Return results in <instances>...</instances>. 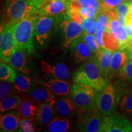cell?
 Segmentation results:
<instances>
[{
	"label": "cell",
	"instance_id": "obj_16",
	"mask_svg": "<svg viewBox=\"0 0 132 132\" xmlns=\"http://www.w3.org/2000/svg\"><path fill=\"white\" fill-rule=\"evenodd\" d=\"M15 110L1 116L0 127L1 131L12 132L18 131L21 118L19 111Z\"/></svg>",
	"mask_w": 132,
	"mask_h": 132
},
{
	"label": "cell",
	"instance_id": "obj_39",
	"mask_svg": "<svg viewBox=\"0 0 132 132\" xmlns=\"http://www.w3.org/2000/svg\"><path fill=\"white\" fill-rule=\"evenodd\" d=\"M67 14L69 15L71 20L78 22L81 24L82 21L84 20V18L81 15V14L79 13L78 11L73 9H69Z\"/></svg>",
	"mask_w": 132,
	"mask_h": 132
},
{
	"label": "cell",
	"instance_id": "obj_3",
	"mask_svg": "<svg viewBox=\"0 0 132 132\" xmlns=\"http://www.w3.org/2000/svg\"><path fill=\"white\" fill-rule=\"evenodd\" d=\"M38 16L39 15L29 16L15 24L14 34L16 50L29 53L34 52V37Z\"/></svg>",
	"mask_w": 132,
	"mask_h": 132
},
{
	"label": "cell",
	"instance_id": "obj_15",
	"mask_svg": "<svg viewBox=\"0 0 132 132\" xmlns=\"http://www.w3.org/2000/svg\"><path fill=\"white\" fill-rule=\"evenodd\" d=\"M29 95L34 101L38 103H48L54 105L55 98L48 87L45 85H34L29 90Z\"/></svg>",
	"mask_w": 132,
	"mask_h": 132
},
{
	"label": "cell",
	"instance_id": "obj_27",
	"mask_svg": "<svg viewBox=\"0 0 132 132\" xmlns=\"http://www.w3.org/2000/svg\"><path fill=\"white\" fill-rule=\"evenodd\" d=\"M103 41L105 48L110 50L112 52L120 49V44L118 40L109 29H105L103 33Z\"/></svg>",
	"mask_w": 132,
	"mask_h": 132
},
{
	"label": "cell",
	"instance_id": "obj_10",
	"mask_svg": "<svg viewBox=\"0 0 132 132\" xmlns=\"http://www.w3.org/2000/svg\"><path fill=\"white\" fill-rule=\"evenodd\" d=\"M102 131L131 132L132 123L124 116L119 114L106 115Z\"/></svg>",
	"mask_w": 132,
	"mask_h": 132
},
{
	"label": "cell",
	"instance_id": "obj_44",
	"mask_svg": "<svg viewBox=\"0 0 132 132\" xmlns=\"http://www.w3.org/2000/svg\"><path fill=\"white\" fill-rule=\"evenodd\" d=\"M6 1H14V0H6Z\"/></svg>",
	"mask_w": 132,
	"mask_h": 132
},
{
	"label": "cell",
	"instance_id": "obj_36",
	"mask_svg": "<svg viewBox=\"0 0 132 132\" xmlns=\"http://www.w3.org/2000/svg\"><path fill=\"white\" fill-rule=\"evenodd\" d=\"M79 13L84 19L87 18H93L97 16L98 14V11L94 6L84 7L79 10Z\"/></svg>",
	"mask_w": 132,
	"mask_h": 132
},
{
	"label": "cell",
	"instance_id": "obj_25",
	"mask_svg": "<svg viewBox=\"0 0 132 132\" xmlns=\"http://www.w3.org/2000/svg\"><path fill=\"white\" fill-rule=\"evenodd\" d=\"M70 128V123L68 119L56 118L53 119L47 125L45 131L50 132H65Z\"/></svg>",
	"mask_w": 132,
	"mask_h": 132
},
{
	"label": "cell",
	"instance_id": "obj_2",
	"mask_svg": "<svg viewBox=\"0 0 132 132\" xmlns=\"http://www.w3.org/2000/svg\"><path fill=\"white\" fill-rule=\"evenodd\" d=\"M73 81L86 84L98 91L103 89L108 84V80L104 77L99 68L96 56H92L83 62L76 71Z\"/></svg>",
	"mask_w": 132,
	"mask_h": 132
},
{
	"label": "cell",
	"instance_id": "obj_28",
	"mask_svg": "<svg viewBox=\"0 0 132 132\" xmlns=\"http://www.w3.org/2000/svg\"><path fill=\"white\" fill-rule=\"evenodd\" d=\"M14 90L17 92H26L28 91L31 86V79L28 77L19 75L14 81Z\"/></svg>",
	"mask_w": 132,
	"mask_h": 132
},
{
	"label": "cell",
	"instance_id": "obj_26",
	"mask_svg": "<svg viewBox=\"0 0 132 132\" xmlns=\"http://www.w3.org/2000/svg\"><path fill=\"white\" fill-rule=\"evenodd\" d=\"M21 98L18 95L11 94L1 100L0 110L1 113L15 110L19 108Z\"/></svg>",
	"mask_w": 132,
	"mask_h": 132
},
{
	"label": "cell",
	"instance_id": "obj_19",
	"mask_svg": "<svg viewBox=\"0 0 132 132\" xmlns=\"http://www.w3.org/2000/svg\"><path fill=\"white\" fill-rule=\"evenodd\" d=\"M54 106L48 103H42L39 105L35 118L39 124L47 125L53 119L56 113Z\"/></svg>",
	"mask_w": 132,
	"mask_h": 132
},
{
	"label": "cell",
	"instance_id": "obj_37",
	"mask_svg": "<svg viewBox=\"0 0 132 132\" xmlns=\"http://www.w3.org/2000/svg\"><path fill=\"white\" fill-rule=\"evenodd\" d=\"M73 1H77L82 7L94 6L98 11V13L101 11V3L100 0H73Z\"/></svg>",
	"mask_w": 132,
	"mask_h": 132
},
{
	"label": "cell",
	"instance_id": "obj_24",
	"mask_svg": "<svg viewBox=\"0 0 132 132\" xmlns=\"http://www.w3.org/2000/svg\"><path fill=\"white\" fill-rule=\"evenodd\" d=\"M118 106L122 113L132 119V87L123 89Z\"/></svg>",
	"mask_w": 132,
	"mask_h": 132
},
{
	"label": "cell",
	"instance_id": "obj_6",
	"mask_svg": "<svg viewBox=\"0 0 132 132\" xmlns=\"http://www.w3.org/2000/svg\"><path fill=\"white\" fill-rule=\"evenodd\" d=\"M106 115L98 107L90 110H78V128L86 132L102 131Z\"/></svg>",
	"mask_w": 132,
	"mask_h": 132
},
{
	"label": "cell",
	"instance_id": "obj_13",
	"mask_svg": "<svg viewBox=\"0 0 132 132\" xmlns=\"http://www.w3.org/2000/svg\"><path fill=\"white\" fill-rule=\"evenodd\" d=\"M106 29H109L118 39L120 44L119 50H125L127 48L128 42L130 41L127 31L125 26L120 23L118 19H110L108 28Z\"/></svg>",
	"mask_w": 132,
	"mask_h": 132
},
{
	"label": "cell",
	"instance_id": "obj_7",
	"mask_svg": "<svg viewBox=\"0 0 132 132\" xmlns=\"http://www.w3.org/2000/svg\"><path fill=\"white\" fill-rule=\"evenodd\" d=\"M56 17V24L61 29L63 35L62 47L67 49L73 40L82 35L83 29L79 23L71 20L67 14L59 15Z\"/></svg>",
	"mask_w": 132,
	"mask_h": 132
},
{
	"label": "cell",
	"instance_id": "obj_38",
	"mask_svg": "<svg viewBox=\"0 0 132 132\" xmlns=\"http://www.w3.org/2000/svg\"><path fill=\"white\" fill-rule=\"evenodd\" d=\"M97 20L101 24L102 28L107 29L109 21H110V18L106 12L102 11V12H99L97 16Z\"/></svg>",
	"mask_w": 132,
	"mask_h": 132
},
{
	"label": "cell",
	"instance_id": "obj_12",
	"mask_svg": "<svg viewBox=\"0 0 132 132\" xmlns=\"http://www.w3.org/2000/svg\"><path fill=\"white\" fill-rule=\"evenodd\" d=\"M40 66L44 73L55 78L67 80L70 76V69L64 63H51L42 60L40 62Z\"/></svg>",
	"mask_w": 132,
	"mask_h": 132
},
{
	"label": "cell",
	"instance_id": "obj_43",
	"mask_svg": "<svg viewBox=\"0 0 132 132\" xmlns=\"http://www.w3.org/2000/svg\"><path fill=\"white\" fill-rule=\"evenodd\" d=\"M127 2H129L132 3V0H127Z\"/></svg>",
	"mask_w": 132,
	"mask_h": 132
},
{
	"label": "cell",
	"instance_id": "obj_34",
	"mask_svg": "<svg viewBox=\"0 0 132 132\" xmlns=\"http://www.w3.org/2000/svg\"><path fill=\"white\" fill-rule=\"evenodd\" d=\"M12 82L6 80H1L0 84V99L3 100V98L7 97L11 94H12L13 89H14V86H13Z\"/></svg>",
	"mask_w": 132,
	"mask_h": 132
},
{
	"label": "cell",
	"instance_id": "obj_23",
	"mask_svg": "<svg viewBox=\"0 0 132 132\" xmlns=\"http://www.w3.org/2000/svg\"><path fill=\"white\" fill-rule=\"evenodd\" d=\"M24 51L16 50V52L12 54L8 63L13 68L23 72L28 73L30 72L27 60H26Z\"/></svg>",
	"mask_w": 132,
	"mask_h": 132
},
{
	"label": "cell",
	"instance_id": "obj_1",
	"mask_svg": "<svg viewBox=\"0 0 132 132\" xmlns=\"http://www.w3.org/2000/svg\"><path fill=\"white\" fill-rule=\"evenodd\" d=\"M48 0H14L6 1L4 21L1 25L16 23L29 16L39 15V11Z\"/></svg>",
	"mask_w": 132,
	"mask_h": 132
},
{
	"label": "cell",
	"instance_id": "obj_30",
	"mask_svg": "<svg viewBox=\"0 0 132 132\" xmlns=\"http://www.w3.org/2000/svg\"><path fill=\"white\" fill-rule=\"evenodd\" d=\"M131 8L132 3L129 2H125L114 9L116 12L117 13L118 19L123 25L125 24V16L128 14V13L130 12Z\"/></svg>",
	"mask_w": 132,
	"mask_h": 132
},
{
	"label": "cell",
	"instance_id": "obj_8",
	"mask_svg": "<svg viewBox=\"0 0 132 132\" xmlns=\"http://www.w3.org/2000/svg\"><path fill=\"white\" fill-rule=\"evenodd\" d=\"M15 24L1 25L0 54L1 61L2 62L7 63L11 57L16 50L14 34Z\"/></svg>",
	"mask_w": 132,
	"mask_h": 132
},
{
	"label": "cell",
	"instance_id": "obj_31",
	"mask_svg": "<svg viewBox=\"0 0 132 132\" xmlns=\"http://www.w3.org/2000/svg\"><path fill=\"white\" fill-rule=\"evenodd\" d=\"M119 78L132 83V61L128 60L118 75Z\"/></svg>",
	"mask_w": 132,
	"mask_h": 132
},
{
	"label": "cell",
	"instance_id": "obj_14",
	"mask_svg": "<svg viewBox=\"0 0 132 132\" xmlns=\"http://www.w3.org/2000/svg\"><path fill=\"white\" fill-rule=\"evenodd\" d=\"M69 8V0H48L43 6L39 15L57 16L67 14Z\"/></svg>",
	"mask_w": 132,
	"mask_h": 132
},
{
	"label": "cell",
	"instance_id": "obj_11",
	"mask_svg": "<svg viewBox=\"0 0 132 132\" xmlns=\"http://www.w3.org/2000/svg\"><path fill=\"white\" fill-rule=\"evenodd\" d=\"M69 48L71 60L75 64L81 63L92 56L93 52L81 36L73 40Z\"/></svg>",
	"mask_w": 132,
	"mask_h": 132
},
{
	"label": "cell",
	"instance_id": "obj_22",
	"mask_svg": "<svg viewBox=\"0 0 132 132\" xmlns=\"http://www.w3.org/2000/svg\"><path fill=\"white\" fill-rule=\"evenodd\" d=\"M32 100V98L31 100L29 98H21L20 105L18 108L21 119H29L34 121L35 120L38 107Z\"/></svg>",
	"mask_w": 132,
	"mask_h": 132
},
{
	"label": "cell",
	"instance_id": "obj_35",
	"mask_svg": "<svg viewBox=\"0 0 132 132\" xmlns=\"http://www.w3.org/2000/svg\"><path fill=\"white\" fill-rule=\"evenodd\" d=\"M34 121L29 119H22L20 122L19 128L18 131L22 132H34L36 131L34 127Z\"/></svg>",
	"mask_w": 132,
	"mask_h": 132
},
{
	"label": "cell",
	"instance_id": "obj_9",
	"mask_svg": "<svg viewBox=\"0 0 132 132\" xmlns=\"http://www.w3.org/2000/svg\"><path fill=\"white\" fill-rule=\"evenodd\" d=\"M56 16L39 15L37 16L35 25L34 37L40 47L47 45L50 37L53 28L56 24Z\"/></svg>",
	"mask_w": 132,
	"mask_h": 132
},
{
	"label": "cell",
	"instance_id": "obj_20",
	"mask_svg": "<svg viewBox=\"0 0 132 132\" xmlns=\"http://www.w3.org/2000/svg\"><path fill=\"white\" fill-rule=\"evenodd\" d=\"M113 53V52L110 50L100 47L98 52L95 54L99 68L101 70L103 75L108 80Z\"/></svg>",
	"mask_w": 132,
	"mask_h": 132
},
{
	"label": "cell",
	"instance_id": "obj_40",
	"mask_svg": "<svg viewBox=\"0 0 132 132\" xmlns=\"http://www.w3.org/2000/svg\"><path fill=\"white\" fill-rule=\"evenodd\" d=\"M105 29H106L103 28H102L99 29L94 34V37H95V40H96L97 44H98V45L100 46V47L105 48V45H104V43L103 41V36Z\"/></svg>",
	"mask_w": 132,
	"mask_h": 132
},
{
	"label": "cell",
	"instance_id": "obj_4",
	"mask_svg": "<svg viewBox=\"0 0 132 132\" xmlns=\"http://www.w3.org/2000/svg\"><path fill=\"white\" fill-rule=\"evenodd\" d=\"M98 90L82 82H74L71 89V96L78 110H90L96 108Z\"/></svg>",
	"mask_w": 132,
	"mask_h": 132
},
{
	"label": "cell",
	"instance_id": "obj_32",
	"mask_svg": "<svg viewBox=\"0 0 132 132\" xmlns=\"http://www.w3.org/2000/svg\"><path fill=\"white\" fill-rule=\"evenodd\" d=\"M81 37H82V39H83L86 44L89 46V47L90 48L94 53L97 54L98 52V51L100 49V47L97 44L93 34H88V33L83 32Z\"/></svg>",
	"mask_w": 132,
	"mask_h": 132
},
{
	"label": "cell",
	"instance_id": "obj_21",
	"mask_svg": "<svg viewBox=\"0 0 132 132\" xmlns=\"http://www.w3.org/2000/svg\"><path fill=\"white\" fill-rule=\"evenodd\" d=\"M78 108L72 98L64 97L59 98L54 104V109L57 115L61 117L68 116L75 112Z\"/></svg>",
	"mask_w": 132,
	"mask_h": 132
},
{
	"label": "cell",
	"instance_id": "obj_29",
	"mask_svg": "<svg viewBox=\"0 0 132 132\" xmlns=\"http://www.w3.org/2000/svg\"><path fill=\"white\" fill-rule=\"evenodd\" d=\"M16 73L13 67L6 65L4 62L0 64V79L14 82L16 78Z\"/></svg>",
	"mask_w": 132,
	"mask_h": 132
},
{
	"label": "cell",
	"instance_id": "obj_42",
	"mask_svg": "<svg viewBox=\"0 0 132 132\" xmlns=\"http://www.w3.org/2000/svg\"><path fill=\"white\" fill-rule=\"evenodd\" d=\"M128 60H130L132 61V54H130L128 55Z\"/></svg>",
	"mask_w": 132,
	"mask_h": 132
},
{
	"label": "cell",
	"instance_id": "obj_5",
	"mask_svg": "<svg viewBox=\"0 0 132 132\" xmlns=\"http://www.w3.org/2000/svg\"><path fill=\"white\" fill-rule=\"evenodd\" d=\"M123 89L108 84L103 89L98 91L97 97V106L105 115H112L116 113L120 95Z\"/></svg>",
	"mask_w": 132,
	"mask_h": 132
},
{
	"label": "cell",
	"instance_id": "obj_18",
	"mask_svg": "<svg viewBox=\"0 0 132 132\" xmlns=\"http://www.w3.org/2000/svg\"><path fill=\"white\" fill-rule=\"evenodd\" d=\"M44 85L52 90L54 95L57 96H67L72 89V84L64 80L54 78L46 82Z\"/></svg>",
	"mask_w": 132,
	"mask_h": 132
},
{
	"label": "cell",
	"instance_id": "obj_41",
	"mask_svg": "<svg viewBox=\"0 0 132 132\" xmlns=\"http://www.w3.org/2000/svg\"><path fill=\"white\" fill-rule=\"evenodd\" d=\"M127 52L128 55L130 54H132V39H130L129 42H128L127 48L125 50Z\"/></svg>",
	"mask_w": 132,
	"mask_h": 132
},
{
	"label": "cell",
	"instance_id": "obj_17",
	"mask_svg": "<svg viewBox=\"0 0 132 132\" xmlns=\"http://www.w3.org/2000/svg\"><path fill=\"white\" fill-rule=\"evenodd\" d=\"M128 53L125 50H118L113 52L109 73V80L118 75L120 70L128 61Z\"/></svg>",
	"mask_w": 132,
	"mask_h": 132
},
{
	"label": "cell",
	"instance_id": "obj_33",
	"mask_svg": "<svg viewBox=\"0 0 132 132\" xmlns=\"http://www.w3.org/2000/svg\"><path fill=\"white\" fill-rule=\"evenodd\" d=\"M100 1L101 3L100 12H106L114 9L123 3L127 2V0H100Z\"/></svg>",
	"mask_w": 132,
	"mask_h": 132
}]
</instances>
